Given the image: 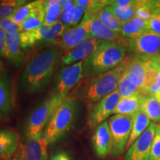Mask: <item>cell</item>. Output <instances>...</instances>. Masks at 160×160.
I'll use <instances>...</instances> for the list:
<instances>
[{
	"label": "cell",
	"mask_w": 160,
	"mask_h": 160,
	"mask_svg": "<svg viewBox=\"0 0 160 160\" xmlns=\"http://www.w3.org/2000/svg\"><path fill=\"white\" fill-rule=\"evenodd\" d=\"M60 52L49 48L39 52L27 64L20 77V87L28 94H35L44 91L54 73Z\"/></svg>",
	"instance_id": "6da1fadb"
},
{
	"label": "cell",
	"mask_w": 160,
	"mask_h": 160,
	"mask_svg": "<svg viewBox=\"0 0 160 160\" xmlns=\"http://www.w3.org/2000/svg\"><path fill=\"white\" fill-rule=\"evenodd\" d=\"M127 47L124 42H105L102 45L84 60V76L94 78L113 70L125 59Z\"/></svg>",
	"instance_id": "7a4b0ae2"
},
{
	"label": "cell",
	"mask_w": 160,
	"mask_h": 160,
	"mask_svg": "<svg viewBox=\"0 0 160 160\" xmlns=\"http://www.w3.org/2000/svg\"><path fill=\"white\" fill-rule=\"evenodd\" d=\"M66 99L53 93L40 102L28 117L25 126L27 139H37L43 135L45 128Z\"/></svg>",
	"instance_id": "3957f363"
},
{
	"label": "cell",
	"mask_w": 160,
	"mask_h": 160,
	"mask_svg": "<svg viewBox=\"0 0 160 160\" xmlns=\"http://www.w3.org/2000/svg\"><path fill=\"white\" fill-rule=\"evenodd\" d=\"M125 68V59L111 71L92 78L80 92L86 102L93 103L101 100L117 89Z\"/></svg>",
	"instance_id": "277c9868"
},
{
	"label": "cell",
	"mask_w": 160,
	"mask_h": 160,
	"mask_svg": "<svg viewBox=\"0 0 160 160\" xmlns=\"http://www.w3.org/2000/svg\"><path fill=\"white\" fill-rule=\"evenodd\" d=\"M78 102L75 97L65 100L44 131L43 136L48 145L57 142L66 134L75 122Z\"/></svg>",
	"instance_id": "5b68a950"
},
{
	"label": "cell",
	"mask_w": 160,
	"mask_h": 160,
	"mask_svg": "<svg viewBox=\"0 0 160 160\" xmlns=\"http://www.w3.org/2000/svg\"><path fill=\"white\" fill-rule=\"evenodd\" d=\"M133 119L134 113L131 115L116 114L108 121L112 137L111 154L113 157L121 155L125 150L131 133Z\"/></svg>",
	"instance_id": "8992f818"
},
{
	"label": "cell",
	"mask_w": 160,
	"mask_h": 160,
	"mask_svg": "<svg viewBox=\"0 0 160 160\" xmlns=\"http://www.w3.org/2000/svg\"><path fill=\"white\" fill-rule=\"evenodd\" d=\"M66 29L67 26L62 22H57L51 26L42 25L38 28L22 32L20 33L21 48L23 50H26L42 42L56 44L58 38L62 34Z\"/></svg>",
	"instance_id": "52a82bcc"
},
{
	"label": "cell",
	"mask_w": 160,
	"mask_h": 160,
	"mask_svg": "<svg viewBox=\"0 0 160 160\" xmlns=\"http://www.w3.org/2000/svg\"><path fill=\"white\" fill-rule=\"evenodd\" d=\"M125 44L133 57L142 59L160 57V37L150 31L135 39H126Z\"/></svg>",
	"instance_id": "ba28073f"
},
{
	"label": "cell",
	"mask_w": 160,
	"mask_h": 160,
	"mask_svg": "<svg viewBox=\"0 0 160 160\" xmlns=\"http://www.w3.org/2000/svg\"><path fill=\"white\" fill-rule=\"evenodd\" d=\"M121 99V96L117 89L92 106L87 121L90 128H97L104 122L109 116L113 114Z\"/></svg>",
	"instance_id": "9c48e42d"
},
{
	"label": "cell",
	"mask_w": 160,
	"mask_h": 160,
	"mask_svg": "<svg viewBox=\"0 0 160 160\" xmlns=\"http://www.w3.org/2000/svg\"><path fill=\"white\" fill-rule=\"evenodd\" d=\"M84 60L64 68L58 73L55 79L54 93L67 99L69 91L84 77Z\"/></svg>",
	"instance_id": "30bf717a"
},
{
	"label": "cell",
	"mask_w": 160,
	"mask_h": 160,
	"mask_svg": "<svg viewBox=\"0 0 160 160\" xmlns=\"http://www.w3.org/2000/svg\"><path fill=\"white\" fill-rule=\"evenodd\" d=\"M91 17L87 13H85L81 23L77 27L71 28L64 32L58 38L56 44L59 46L61 49L66 51H70L75 48L84 40L91 38L89 35Z\"/></svg>",
	"instance_id": "8fae6325"
},
{
	"label": "cell",
	"mask_w": 160,
	"mask_h": 160,
	"mask_svg": "<svg viewBox=\"0 0 160 160\" xmlns=\"http://www.w3.org/2000/svg\"><path fill=\"white\" fill-rule=\"evenodd\" d=\"M156 125L154 122L150 124L142 134L127 150L124 160H150Z\"/></svg>",
	"instance_id": "7c38bea8"
},
{
	"label": "cell",
	"mask_w": 160,
	"mask_h": 160,
	"mask_svg": "<svg viewBox=\"0 0 160 160\" xmlns=\"http://www.w3.org/2000/svg\"><path fill=\"white\" fill-rule=\"evenodd\" d=\"M106 41L97 39L88 38L79 44L75 48L68 52L62 58V63L65 65H73L75 62L85 59L93 53Z\"/></svg>",
	"instance_id": "4fadbf2b"
},
{
	"label": "cell",
	"mask_w": 160,
	"mask_h": 160,
	"mask_svg": "<svg viewBox=\"0 0 160 160\" xmlns=\"http://www.w3.org/2000/svg\"><path fill=\"white\" fill-rule=\"evenodd\" d=\"M92 145L98 157L104 159L111 154L112 137L108 122L105 121L96 128L92 137Z\"/></svg>",
	"instance_id": "5bb4252c"
},
{
	"label": "cell",
	"mask_w": 160,
	"mask_h": 160,
	"mask_svg": "<svg viewBox=\"0 0 160 160\" xmlns=\"http://www.w3.org/2000/svg\"><path fill=\"white\" fill-rule=\"evenodd\" d=\"M48 145L43 135L37 139H26L19 157L23 160H48Z\"/></svg>",
	"instance_id": "9a60e30c"
},
{
	"label": "cell",
	"mask_w": 160,
	"mask_h": 160,
	"mask_svg": "<svg viewBox=\"0 0 160 160\" xmlns=\"http://www.w3.org/2000/svg\"><path fill=\"white\" fill-rule=\"evenodd\" d=\"M4 41L5 45L4 57L14 67H21L25 61V55L22 51L20 33L6 34Z\"/></svg>",
	"instance_id": "2e32d148"
},
{
	"label": "cell",
	"mask_w": 160,
	"mask_h": 160,
	"mask_svg": "<svg viewBox=\"0 0 160 160\" xmlns=\"http://www.w3.org/2000/svg\"><path fill=\"white\" fill-rule=\"evenodd\" d=\"M12 91L10 77L4 64L0 61V112L5 117L12 111Z\"/></svg>",
	"instance_id": "e0dca14e"
},
{
	"label": "cell",
	"mask_w": 160,
	"mask_h": 160,
	"mask_svg": "<svg viewBox=\"0 0 160 160\" xmlns=\"http://www.w3.org/2000/svg\"><path fill=\"white\" fill-rule=\"evenodd\" d=\"M19 147V135L13 130H0V157L9 159Z\"/></svg>",
	"instance_id": "ac0fdd59"
},
{
	"label": "cell",
	"mask_w": 160,
	"mask_h": 160,
	"mask_svg": "<svg viewBox=\"0 0 160 160\" xmlns=\"http://www.w3.org/2000/svg\"><path fill=\"white\" fill-rule=\"evenodd\" d=\"M89 17H91V25H90L89 29L90 37L97 38V39L107 42H114L121 40L120 39L121 35L119 33H115L108 28L97 18L91 17V16H89Z\"/></svg>",
	"instance_id": "d6986e66"
},
{
	"label": "cell",
	"mask_w": 160,
	"mask_h": 160,
	"mask_svg": "<svg viewBox=\"0 0 160 160\" xmlns=\"http://www.w3.org/2000/svg\"><path fill=\"white\" fill-rule=\"evenodd\" d=\"M45 12L44 1H38L36 7L30 13L28 17L20 25V33L38 28L43 25L45 21Z\"/></svg>",
	"instance_id": "ffe728a7"
},
{
	"label": "cell",
	"mask_w": 160,
	"mask_h": 160,
	"mask_svg": "<svg viewBox=\"0 0 160 160\" xmlns=\"http://www.w3.org/2000/svg\"><path fill=\"white\" fill-rule=\"evenodd\" d=\"M147 31V21L142 18H134L122 24L120 35L126 39H135Z\"/></svg>",
	"instance_id": "44dd1931"
},
{
	"label": "cell",
	"mask_w": 160,
	"mask_h": 160,
	"mask_svg": "<svg viewBox=\"0 0 160 160\" xmlns=\"http://www.w3.org/2000/svg\"><path fill=\"white\" fill-rule=\"evenodd\" d=\"M142 97V93H138L128 97L121 99L116 108L113 114L131 115L139 111Z\"/></svg>",
	"instance_id": "7402d4cb"
},
{
	"label": "cell",
	"mask_w": 160,
	"mask_h": 160,
	"mask_svg": "<svg viewBox=\"0 0 160 160\" xmlns=\"http://www.w3.org/2000/svg\"><path fill=\"white\" fill-rule=\"evenodd\" d=\"M151 123V120L141 111L134 113V119H133L131 133L127 146H126V150L128 149L132 144L142 134L145 130L149 127Z\"/></svg>",
	"instance_id": "603a6c76"
},
{
	"label": "cell",
	"mask_w": 160,
	"mask_h": 160,
	"mask_svg": "<svg viewBox=\"0 0 160 160\" xmlns=\"http://www.w3.org/2000/svg\"><path fill=\"white\" fill-rule=\"evenodd\" d=\"M64 3H65V1H62V0L44 1L45 17L43 25L51 26L57 22L58 20L61 17Z\"/></svg>",
	"instance_id": "cb8c5ba5"
},
{
	"label": "cell",
	"mask_w": 160,
	"mask_h": 160,
	"mask_svg": "<svg viewBox=\"0 0 160 160\" xmlns=\"http://www.w3.org/2000/svg\"><path fill=\"white\" fill-rule=\"evenodd\" d=\"M117 90L122 99L140 93L137 79L125 71H124L122 77L120 79Z\"/></svg>",
	"instance_id": "d4e9b609"
},
{
	"label": "cell",
	"mask_w": 160,
	"mask_h": 160,
	"mask_svg": "<svg viewBox=\"0 0 160 160\" xmlns=\"http://www.w3.org/2000/svg\"><path fill=\"white\" fill-rule=\"evenodd\" d=\"M140 111L154 123L160 122V103L153 96L143 94Z\"/></svg>",
	"instance_id": "484cf974"
},
{
	"label": "cell",
	"mask_w": 160,
	"mask_h": 160,
	"mask_svg": "<svg viewBox=\"0 0 160 160\" xmlns=\"http://www.w3.org/2000/svg\"><path fill=\"white\" fill-rule=\"evenodd\" d=\"M85 13H88L89 16H91V17L97 18L108 28L120 34V31H121L122 26L123 23L121 22L117 17H114L113 13L108 11L105 8L95 12H91V13L85 12Z\"/></svg>",
	"instance_id": "4316f807"
},
{
	"label": "cell",
	"mask_w": 160,
	"mask_h": 160,
	"mask_svg": "<svg viewBox=\"0 0 160 160\" xmlns=\"http://www.w3.org/2000/svg\"><path fill=\"white\" fill-rule=\"evenodd\" d=\"M138 0L134 1L132 5L125 7L110 5L106 6L105 8L117 17L121 22L125 23L136 17V11L137 9Z\"/></svg>",
	"instance_id": "83f0119b"
},
{
	"label": "cell",
	"mask_w": 160,
	"mask_h": 160,
	"mask_svg": "<svg viewBox=\"0 0 160 160\" xmlns=\"http://www.w3.org/2000/svg\"><path fill=\"white\" fill-rule=\"evenodd\" d=\"M160 1L153 0H138L136 17L148 21L159 7Z\"/></svg>",
	"instance_id": "f1b7e54d"
},
{
	"label": "cell",
	"mask_w": 160,
	"mask_h": 160,
	"mask_svg": "<svg viewBox=\"0 0 160 160\" xmlns=\"http://www.w3.org/2000/svg\"><path fill=\"white\" fill-rule=\"evenodd\" d=\"M25 0H4L0 1V19L11 17L20 7L25 5Z\"/></svg>",
	"instance_id": "f546056e"
},
{
	"label": "cell",
	"mask_w": 160,
	"mask_h": 160,
	"mask_svg": "<svg viewBox=\"0 0 160 160\" xmlns=\"http://www.w3.org/2000/svg\"><path fill=\"white\" fill-rule=\"evenodd\" d=\"M37 3L38 1H34L25 4V5L20 7L11 17H8V19H11L13 22L16 23L17 25H20L27 19L31 11L37 6Z\"/></svg>",
	"instance_id": "4dcf8cb0"
},
{
	"label": "cell",
	"mask_w": 160,
	"mask_h": 160,
	"mask_svg": "<svg viewBox=\"0 0 160 160\" xmlns=\"http://www.w3.org/2000/svg\"><path fill=\"white\" fill-rule=\"evenodd\" d=\"M75 3L83 8L88 13L97 11L109 5V1L106 0H76Z\"/></svg>",
	"instance_id": "1f68e13d"
},
{
	"label": "cell",
	"mask_w": 160,
	"mask_h": 160,
	"mask_svg": "<svg viewBox=\"0 0 160 160\" xmlns=\"http://www.w3.org/2000/svg\"><path fill=\"white\" fill-rule=\"evenodd\" d=\"M76 5H76L75 1H71V0L65 1L60 19H61L62 22L65 26H70L73 14L74 13Z\"/></svg>",
	"instance_id": "d6a6232c"
},
{
	"label": "cell",
	"mask_w": 160,
	"mask_h": 160,
	"mask_svg": "<svg viewBox=\"0 0 160 160\" xmlns=\"http://www.w3.org/2000/svg\"><path fill=\"white\" fill-rule=\"evenodd\" d=\"M147 31L160 37V4L159 7L147 21Z\"/></svg>",
	"instance_id": "836d02e7"
},
{
	"label": "cell",
	"mask_w": 160,
	"mask_h": 160,
	"mask_svg": "<svg viewBox=\"0 0 160 160\" xmlns=\"http://www.w3.org/2000/svg\"><path fill=\"white\" fill-rule=\"evenodd\" d=\"M160 157V124L156 125V131L153 142L150 160H157Z\"/></svg>",
	"instance_id": "e575fe53"
},
{
	"label": "cell",
	"mask_w": 160,
	"mask_h": 160,
	"mask_svg": "<svg viewBox=\"0 0 160 160\" xmlns=\"http://www.w3.org/2000/svg\"><path fill=\"white\" fill-rule=\"evenodd\" d=\"M0 29L5 32L6 34H13L20 33V26L13 22L8 18L0 19Z\"/></svg>",
	"instance_id": "d590c367"
},
{
	"label": "cell",
	"mask_w": 160,
	"mask_h": 160,
	"mask_svg": "<svg viewBox=\"0 0 160 160\" xmlns=\"http://www.w3.org/2000/svg\"><path fill=\"white\" fill-rule=\"evenodd\" d=\"M84 13H85V10L79 5H76L74 13H73V17H72L70 26L77 25V24L79 23L80 19L82 17Z\"/></svg>",
	"instance_id": "8d00e7d4"
},
{
	"label": "cell",
	"mask_w": 160,
	"mask_h": 160,
	"mask_svg": "<svg viewBox=\"0 0 160 160\" xmlns=\"http://www.w3.org/2000/svg\"><path fill=\"white\" fill-rule=\"evenodd\" d=\"M49 160H73L71 156L65 151H59L51 155Z\"/></svg>",
	"instance_id": "74e56055"
},
{
	"label": "cell",
	"mask_w": 160,
	"mask_h": 160,
	"mask_svg": "<svg viewBox=\"0 0 160 160\" xmlns=\"http://www.w3.org/2000/svg\"><path fill=\"white\" fill-rule=\"evenodd\" d=\"M135 0H110L109 5H113L119 6V7H125L129 6L134 2Z\"/></svg>",
	"instance_id": "f35d334b"
},
{
	"label": "cell",
	"mask_w": 160,
	"mask_h": 160,
	"mask_svg": "<svg viewBox=\"0 0 160 160\" xmlns=\"http://www.w3.org/2000/svg\"><path fill=\"white\" fill-rule=\"evenodd\" d=\"M5 41L4 40H0V57H4V53H5Z\"/></svg>",
	"instance_id": "ab89813d"
},
{
	"label": "cell",
	"mask_w": 160,
	"mask_h": 160,
	"mask_svg": "<svg viewBox=\"0 0 160 160\" xmlns=\"http://www.w3.org/2000/svg\"><path fill=\"white\" fill-rule=\"evenodd\" d=\"M153 97L155 98L156 100H157L158 102L160 103V88L153 95Z\"/></svg>",
	"instance_id": "60d3db41"
},
{
	"label": "cell",
	"mask_w": 160,
	"mask_h": 160,
	"mask_svg": "<svg viewBox=\"0 0 160 160\" xmlns=\"http://www.w3.org/2000/svg\"><path fill=\"white\" fill-rule=\"evenodd\" d=\"M5 116L3 115L2 113L1 112H0V123L3 122L5 121Z\"/></svg>",
	"instance_id": "b9f144b4"
},
{
	"label": "cell",
	"mask_w": 160,
	"mask_h": 160,
	"mask_svg": "<svg viewBox=\"0 0 160 160\" xmlns=\"http://www.w3.org/2000/svg\"><path fill=\"white\" fill-rule=\"evenodd\" d=\"M13 160H23V159H22L21 158H20V157H15L14 159H13Z\"/></svg>",
	"instance_id": "7bdbcfd3"
},
{
	"label": "cell",
	"mask_w": 160,
	"mask_h": 160,
	"mask_svg": "<svg viewBox=\"0 0 160 160\" xmlns=\"http://www.w3.org/2000/svg\"><path fill=\"white\" fill-rule=\"evenodd\" d=\"M157 160H160V157H159V159H158Z\"/></svg>",
	"instance_id": "ee69618b"
}]
</instances>
